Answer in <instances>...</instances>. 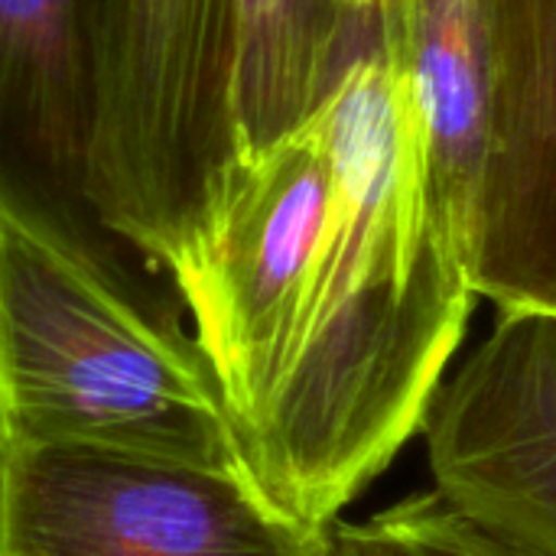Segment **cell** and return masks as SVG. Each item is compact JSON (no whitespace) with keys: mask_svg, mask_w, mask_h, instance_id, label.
<instances>
[{"mask_svg":"<svg viewBox=\"0 0 556 556\" xmlns=\"http://www.w3.org/2000/svg\"><path fill=\"white\" fill-rule=\"evenodd\" d=\"M313 117L332 163L329 222L280 368L235 446L274 508L329 525L420 430L476 290L424 222L381 7Z\"/></svg>","mask_w":556,"mask_h":556,"instance_id":"6da1fadb","label":"cell"},{"mask_svg":"<svg viewBox=\"0 0 556 556\" xmlns=\"http://www.w3.org/2000/svg\"><path fill=\"white\" fill-rule=\"evenodd\" d=\"M20 446H81L248 479L192 332L127 257L0 218V450Z\"/></svg>","mask_w":556,"mask_h":556,"instance_id":"7a4b0ae2","label":"cell"},{"mask_svg":"<svg viewBox=\"0 0 556 556\" xmlns=\"http://www.w3.org/2000/svg\"><path fill=\"white\" fill-rule=\"evenodd\" d=\"M75 16L88 205L166 277L241 156V0H75Z\"/></svg>","mask_w":556,"mask_h":556,"instance_id":"3957f363","label":"cell"},{"mask_svg":"<svg viewBox=\"0 0 556 556\" xmlns=\"http://www.w3.org/2000/svg\"><path fill=\"white\" fill-rule=\"evenodd\" d=\"M332 205L316 117L241 153L166 280L192 319L231 437L257 414L287 352Z\"/></svg>","mask_w":556,"mask_h":556,"instance_id":"277c9868","label":"cell"},{"mask_svg":"<svg viewBox=\"0 0 556 556\" xmlns=\"http://www.w3.org/2000/svg\"><path fill=\"white\" fill-rule=\"evenodd\" d=\"M0 556H329L248 479L81 450H0Z\"/></svg>","mask_w":556,"mask_h":556,"instance_id":"5b68a950","label":"cell"},{"mask_svg":"<svg viewBox=\"0 0 556 556\" xmlns=\"http://www.w3.org/2000/svg\"><path fill=\"white\" fill-rule=\"evenodd\" d=\"M433 495L511 556H556V316L502 309L433 391L424 424Z\"/></svg>","mask_w":556,"mask_h":556,"instance_id":"8992f818","label":"cell"},{"mask_svg":"<svg viewBox=\"0 0 556 556\" xmlns=\"http://www.w3.org/2000/svg\"><path fill=\"white\" fill-rule=\"evenodd\" d=\"M476 296L556 316V0H498L466 231Z\"/></svg>","mask_w":556,"mask_h":556,"instance_id":"52a82bcc","label":"cell"},{"mask_svg":"<svg viewBox=\"0 0 556 556\" xmlns=\"http://www.w3.org/2000/svg\"><path fill=\"white\" fill-rule=\"evenodd\" d=\"M88 88L75 0H0V218L127 257L85 195Z\"/></svg>","mask_w":556,"mask_h":556,"instance_id":"ba28073f","label":"cell"},{"mask_svg":"<svg viewBox=\"0 0 556 556\" xmlns=\"http://www.w3.org/2000/svg\"><path fill=\"white\" fill-rule=\"evenodd\" d=\"M498 0H378L430 231L463 254L485 140ZM469 274V270H466Z\"/></svg>","mask_w":556,"mask_h":556,"instance_id":"9c48e42d","label":"cell"},{"mask_svg":"<svg viewBox=\"0 0 556 556\" xmlns=\"http://www.w3.org/2000/svg\"><path fill=\"white\" fill-rule=\"evenodd\" d=\"M375 16L378 0H241V153L316 114Z\"/></svg>","mask_w":556,"mask_h":556,"instance_id":"30bf717a","label":"cell"},{"mask_svg":"<svg viewBox=\"0 0 556 556\" xmlns=\"http://www.w3.org/2000/svg\"><path fill=\"white\" fill-rule=\"evenodd\" d=\"M329 556H511L463 525L433 492L368 521H329Z\"/></svg>","mask_w":556,"mask_h":556,"instance_id":"8fae6325","label":"cell"}]
</instances>
